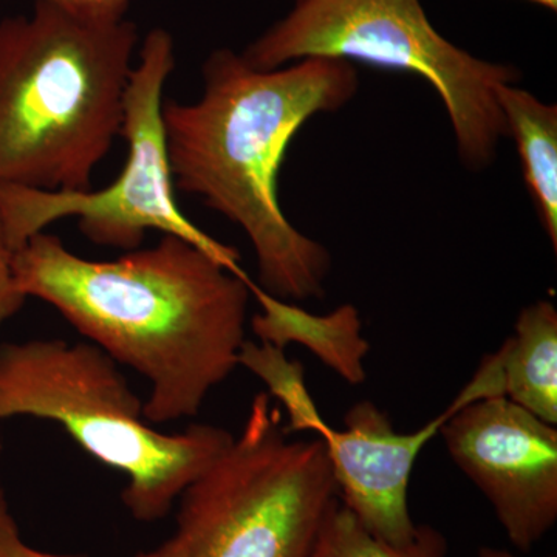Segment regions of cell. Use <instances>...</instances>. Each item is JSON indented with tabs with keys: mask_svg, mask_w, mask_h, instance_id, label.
Wrapping results in <instances>:
<instances>
[{
	"mask_svg": "<svg viewBox=\"0 0 557 557\" xmlns=\"http://www.w3.org/2000/svg\"><path fill=\"white\" fill-rule=\"evenodd\" d=\"M25 298L44 300L116 364L149 381V424L193 418L239 366L251 278L172 234L112 260L81 258L54 234L14 252Z\"/></svg>",
	"mask_w": 557,
	"mask_h": 557,
	"instance_id": "cell-1",
	"label": "cell"
},
{
	"mask_svg": "<svg viewBox=\"0 0 557 557\" xmlns=\"http://www.w3.org/2000/svg\"><path fill=\"white\" fill-rule=\"evenodd\" d=\"M358 90L351 62L307 58L273 70L251 67L230 49L209 54L203 91L164 101V139L174 188L200 197L239 226L258 259V287L288 302L321 299L329 249L300 233L278 203V172L300 127L336 112Z\"/></svg>",
	"mask_w": 557,
	"mask_h": 557,
	"instance_id": "cell-2",
	"label": "cell"
},
{
	"mask_svg": "<svg viewBox=\"0 0 557 557\" xmlns=\"http://www.w3.org/2000/svg\"><path fill=\"white\" fill-rule=\"evenodd\" d=\"M137 44L126 16L51 0L0 21V185L94 189L121 137Z\"/></svg>",
	"mask_w": 557,
	"mask_h": 557,
	"instance_id": "cell-3",
	"label": "cell"
},
{
	"mask_svg": "<svg viewBox=\"0 0 557 557\" xmlns=\"http://www.w3.org/2000/svg\"><path fill=\"white\" fill-rule=\"evenodd\" d=\"M143 409L145 399L120 364L95 344H0V421L33 417L61 424L81 449L126 478L121 500L132 518L156 523L234 435L212 424L166 434Z\"/></svg>",
	"mask_w": 557,
	"mask_h": 557,
	"instance_id": "cell-4",
	"label": "cell"
},
{
	"mask_svg": "<svg viewBox=\"0 0 557 557\" xmlns=\"http://www.w3.org/2000/svg\"><path fill=\"white\" fill-rule=\"evenodd\" d=\"M324 440H288L259 394L239 437L180 496L170 557H311L338 500Z\"/></svg>",
	"mask_w": 557,
	"mask_h": 557,
	"instance_id": "cell-5",
	"label": "cell"
},
{
	"mask_svg": "<svg viewBox=\"0 0 557 557\" xmlns=\"http://www.w3.org/2000/svg\"><path fill=\"white\" fill-rule=\"evenodd\" d=\"M242 58L259 70L336 58L421 76L442 98L471 170L490 166L508 137L496 89L520 79L512 65L480 60L443 38L421 0H298Z\"/></svg>",
	"mask_w": 557,
	"mask_h": 557,
	"instance_id": "cell-6",
	"label": "cell"
},
{
	"mask_svg": "<svg viewBox=\"0 0 557 557\" xmlns=\"http://www.w3.org/2000/svg\"><path fill=\"white\" fill-rule=\"evenodd\" d=\"M175 69L174 39L163 28L149 32L132 69L124 97L121 137L127 146L119 177L100 190L47 193L0 185V211L11 247H24L36 234L62 219H78L81 233L101 247L137 249L148 231L190 242L236 274L240 255L201 231L175 200L166 139L163 94Z\"/></svg>",
	"mask_w": 557,
	"mask_h": 557,
	"instance_id": "cell-7",
	"label": "cell"
},
{
	"mask_svg": "<svg viewBox=\"0 0 557 557\" xmlns=\"http://www.w3.org/2000/svg\"><path fill=\"white\" fill-rule=\"evenodd\" d=\"M450 460L520 552L557 522V429L505 397L460 406L440 428Z\"/></svg>",
	"mask_w": 557,
	"mask_h": 557,
	"instance_id": "cell-8",
	"label": "cell"
},
{
	"mask_svg": "<svg viewBox=\"0 0 557 557\" xmlns=\"http://www.w3.org/2000/svg\"><path fill=\"white\" fill-rule=\"evenodd\" d=\"M487 398L472 379L453 405L423 428L399 434L386 412L372 401H359L344 417L346 429L327 428L321 435L327 448L339 498L373 536L401 547L417 533L408 504L409 480L418 456L460 406Z\"/></svg>",
	"mask_w": 557,
	"mask_h": 557,
	"instance_id": "cell-9",
	"label": "cell"
},
{
	"mask_svg": "<svg viewBox=\"0 0 557 557\" xmlns=\"http://www.w3.org/2000/svg\"><path fill=\"white\" fill-rule=\"evenodd\" d=\"M249 289L260 306L251 319L252 332L260 343L284 350L288 344H300L350 386L364 383L370 343L362 336L357 307L344 304L332 313L311 314L295 302L274 298L252 281Z\"/></svg>",
	"mask_w": 557,
	"mask_h": 557,
	"instance_id": "cell-10",
	"label": "cell"
},
{
	"mask_svg": "<svg viewBox=\"0 0 557 557\" xmlns=\"http://www.w3.org/2000/svg\"><path fill=\"white\" fill-rule=\"evenodd\" d=\"M509 401L557 426V310L537 300L520 311L515 333L498 348Z\"/></svg>",
	"mask_w": 557,
	"mask_h": 557,
	"instance_id": "cell-11",
	"label": "cell"
},
{
	"mask_svg": "<svg viewBox=\"0 0 557 557\" xmlns=\"http://www.w3.org/2000/svg\"><path fill=\"white\" fill-rule=\"evenodd\" d=\"M496 100L508 137L518 146L523 180L542 228L557 249V108L516 84H502Z\"/></svg>",
	"mask_w": 557,
	"mask_h": 557,
	"instance_id": "cell-12",
	"label": "cell"
},
{
	"mask_svg": "<svg viewBox=\"0 0 557 557\" xmlns=\"http://www.w3.org/2000/svg\"><path fill=\"white\" fill-rule=\"evenodd\" d=\"M449 545L442 531L418 525L409 544L388 545L359 522L338 498L319 531L311 557H448Z\"/></svg>",
	"mask_w": 557,
	"mask_h": 557,
	"instance_id": "cell-13",
	"label": "cell"
},
{
	"mask_svg": "<svg viewBox=\"0 0 557 557\" xmlns=\"http://www.w3.org/2000/svg\"><path fill=\"white\" fill-rule=\"evenodd\" d=\"M239 366L259 376L269 386L270 397L278 399L288 413L285 432L311 431L321 437L329 424L321 417L306 384V370L285 355L284 348L245 341Z\"/></svg>",
	"mask_w": 557,
	"mask_h": 557,
	"instance_id": "cell-14",
	"label": "cell"
},
{
	"mask_svg": "<svg viewBox=\"0 0 557 557\" xmlns=\"http://www.w3.org/2000/svg\"><path fill=\"white\" fill-rule=\"evenodd\" d=\"M0 557H72L53 555V553L40 552L30 547L27 542L22 539L20 525L16 519L11 515L9 498L5 491L0 487ZM137 557H170L168 556L164 545L153 552L145 553Z\"/></svg>",
	"mask_w": 557,
	"mask_h": 557,
	"instance_id": "cell-15",
	"label": "cell"
},
{
	"mask_svg": "<svg viewBox=\"0 0 557 557\" xmlns=\"http://www.w3.org/2000/svg\"><path fill=\"white\" fill-rule=\"evenodd\" d=\"M14 249L11 247L2 211H0V329L20 313L27 298L22 295L14 277Z\"/></svg>",
	"mask_w": 557,
	"mask_h": 557,
	"instance_id": "cell-16",
	"label": "cell"
},
{
	"mask_svg": "<svg viewBox=\"0 0 557 557\" xmlns=\"http://www.w3.org/2000/svg\"><path fill=\"white\" fill-rule=\"evenodd\" d=\"M67 9L101 16H126L134 0H51Z\"/></svg>",
	"mask_w": 557,
	"mask_h": 557,
	"instance_id": "cell-17",
	"label": "cell"
},
{
	"mask_svg": "<svg viewBox=\"0 0 557 557\" xmlns=\"http://www.w3.org/2000/svg\"><path fill=\"white\" fill-rule=\"evenodd\" d=\"M478 557H515V555L504 548L482 547L479 548Z\"/></svg>",
	"mask_w": 557,
	"mask_h": 557,
	"instance_id": "cell-18",
	"label": "cell"
},
{
	"mask_svg": "<svg viewBox=\"0 0 557 557\" xmlns=\"http://www.w3.org/2000/svg\"><path fill=\"white\" fill-rule=\"evenodd\" d=\"M525 2L536 3V5L544 7V9L549 11L557 10V0H525Z\"/></svg>",
	"mask_w": 557,
	"mask_h": 557,
	"instance_id": "cell-19",
	"label": "cell"
}]
</instances>
